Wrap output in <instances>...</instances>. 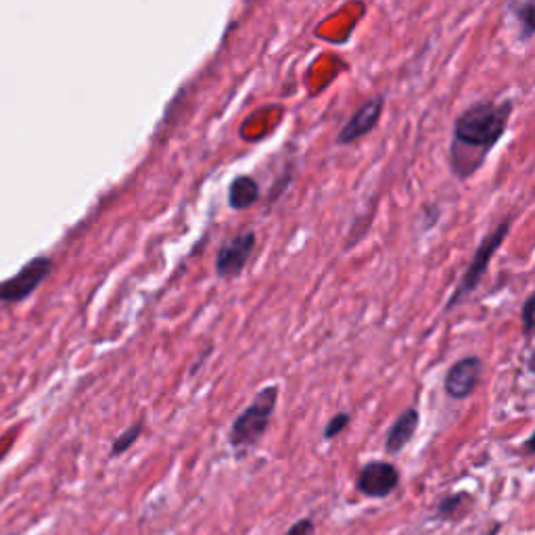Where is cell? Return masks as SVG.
Returning <instances> with one entry per match:
<instances>
[{
	"label": "cell",
	"instance_id": "5b68a950",
	"mask_svg": "<svg viewBox=\"0 0 535 535\" xmlns=\"http://www.w3.org/2000/svg\"><path fill=\"white\" fill-rule=\"evenodd\" d=\"M398 485H400V471L395 469V464L385 460L366 462L356 481L358 492L372 500H383L391 496L398 490Z\"/></svg>",
	"mask_w": 535,
	"mask_h": 535
},
{
	"label": "cell",
	"instance_id": "3957f363",
	"mask_svg": "<svg viewBox=\"0 0 535 535\" xmlns=\"http://www.w3.org/2000/svg\"><path fill=\"white\" fill-rule=\"evenodd\" d=\"M508 232H510V220H502L500 224H496V228L490 232V235H487L481 245L477 247L475 255H473V260L469 264V268L464 270L462 278H460V283L456 285L454 293L450 295L448 299V304H446V312L454 310L458 304H462L464 299L471 297L473 291L481 285L483 281V276L487 272V268H490L492 264V258L496 255V251L504 245L506 237H508Z\"/></svg>",
	"mask_w": 535,
	"mask_h": 535
},
{
	"label": "cell",
	"instance_id": "277c9868",
	"mask_svg": "<svg viewBox=\"0 0 535 535\" xmlns=\"http://www.w3.org/2000/svg\"><path fill=\"white\" fill-rule=\"evenodd\" d=\"M255 243H258V235L253 228H243L239 235L226 241L216 253V274L220 278L239 276L251 260Z\"/></svg>",
	"mask_w": 535,
	"mask_h": 535
},
{
	"label": "cell",
	"instance_id": "4fadbf2b",
	"mask_svg": "<svg viewBox=\"0 0 535 535\" xmlns=\"http://www.w3.org/2000/svg\"><path fill=\"white\" fill-rule=\"evenodd\" d=\"M464 500H471V496L467 492H456V494L441 498V502L437 504V519L439 521L454 519L458 510L464 506Z\"/></svg>",
	"mask_w": 535,
	"mask_h": 535
},
{
	"label": "cell",
	"instance_id": "e0dca14e",
	"mask_svg": "<svg viewBox=\"0 0 535 535\" xmlns=\"http://www.w3.org/2000/svg\"><path fill=\"white\" fill-rule=\"evenodd\" d=\"M525 450H527V454H533V435L527 437V441H525Z\"/></svg>",
	"mask_w": 535,
	"mask_h": 535
},
{
	"label": "cell",
	"instance_id": "7c38bea8",
	"mask_svg": "<svg viewBox=\"0 0 535 535\" xmlns=\"http://www.w3.org/2000/svg\"><path fill=\"white\" fill-rule=\"evenodd\" d=\"M143 429H145V421L141 418V421H136L134 425H130L122 435L115 437V441L111 444V458H118V456L126 454L136 444L138 437L143 435Z\"/></svg>",
	"mask_w": 535,
	"mask_h": 535
},
{
	"label": "cell",
	"instance_id": "ba28073f",
	"mask_svg": "<svg viewBox=\"0 0 535 535\" xmlns=\"http://www.w3.org/2000/svg\"><path fill=\"white\" fill-rule=\"evenodd\" d=\"M49 272H51V262L46 258H36L15 278L0 285V301H19L23 297H28L44 281Z\"/></svg>",
	"mask_w": 535,
	"mask_h": 535
},
{
	"label": "cell",
	"instance_id": "9c48e42d",
	"mask_svg": "<svg viewBox=\"0 0 535 535\" xmlns=\"http://www.w3.org/2000/svg\"><path fill=\"white\" fill-rule=\"evenodd\" d=\"M418 423H421V412L416 408H406L400 412V416L395 418V423L389 427L387 437H385V450L389 454H400L408 448L410 441L416 435Z\"/></svg>",
	"mask_w": 535,
	"mask_h": 535
},
{
	"label": "cell",
	"instance_id": "8fae6325",
	"mask_svg": "<svg viewBox=\"0 0 535 535\" xmlns=\"http://www.w3.org/2000/svg\"><path fill=\"white\" fill-rule=\"evenodd\" d=\"M508 11L513 15L521 28V38L529 40L533 36V0H510Z\"/></svg>",
	"mask_w": 535,
	"mask_h": 535
},
{
	"label": "cell",
	"instance_id": "9a60e30c",
	"mask_svg": "<svg viewBox=\"0 0 535 535\" xmlns=\"http://www.w3.org/2000/svg\"><path fill=\"white\" fill-rule=\"evenodd\" d=\"M521 322H523V333L525 337H531L533 333V295H529L521 310Z\"/></svg>",
	"mask_w": 535,
	"mask_h": 535
},
{
	"label": "cell",
	"instance_id": "30bf717a",
	"mask_svg": "<svg viewBox=\"0 0 535 535\" xmlns=\"http://www.w3.org/2000/svg\"><path fill=\"white\" fill-rule=\"evenodd\" d=\"M260 197V184L249 174H241L228 184V205L230 209H237V212H243V209L255 205L260 201Z\"/></svg>",
	"mask_w": 535,
	"mask_h": 535
},
{
	"label": "cell",
	"instance_id": "7a4b0ae2",
	"mask_svg": "<svg viewBox=\"0 0 535 535\" xmlns=\"http://www.w3.org/2000/svg\"><path fill=\"white\" fill-rule=\"evenodd\" d=\"M278 402V385H268L255 393L253 402L235 418L228 433V444L235 450H247L266 435Z\"/></svg>",
	"mask_w": 535,
	"mask_h": 535
},
{
	"label": "cell",
	"instance_id": "5bb4252c",
	"mask_svg": "<svg viewBox=\"0 0 535 535\" xmlns=\"http://www.w3.org/2000/svg\"><path fill=\"white\" fill-rule=\"evenodd\" d=\"M350 423H352V414L350 412L335 414L331 421L327 423V427H324V439H327V441L335 439L337 435H341L347 427H350Z\"/></svg>",
	"mask_w": 535,
	"mask_h": 535
},
{
	"label": "cell",
	"instance_id": "8992f818",
	"mask_svg": "<svg viewBox=\"0 0 535 535\" xmlns=\"http://www.w3.org/2000/svg\"><path fill=\"white\" fill-rule=\"evenodd\" d=\"M385 111V95H375L368 101H364L354 113L352 118L343 124V128L337 134V145L339 147H350L358 143L360 138L370 134L377 128L381 115Z\"/></svg>",
	"mask_w": 535,
	"mask_h": 535
},
{
	"label": "cell",
	"instance_id": "2e32d148",
	"mask_svg": "<svg viewBox=\"0 0 535 535\" xmlns=\"http://www.w3.org/2000/svg\"><path fill=\"white\" fill-rule=\"evenodd\" d=\"M314 529H316V525H314L312 519H299L297 523H293V525L285 531V535H312Z\"/></svg>",
	"mask_w": 535,
	"mask_h": 535
},
{
	"label": "cell",
	"instance_id": "52a82bcc",
	"mask_svg": "<svg viewBox=\"0 0 535 535\" xmlns=\"http://www.w3.org/2000/svg\"><path fill=\"white\" fill-rule=\"evenodd\" d=\"M481 372H483V360L479 356L460 358L446 372V379H444L446 393L456 402L467 400L469 395H473V391L477 389L481 381Z\"/></svg>",
	"mask_w": 535,
	"mask_h": 535
},
{
	"label": "cell",
	"instance_id": "6da1fadb",
	"mask_svg": "<svg viewBox=\"0 0 535 535\" xmlns=\"http://www.w3.org/2000/svg\"><path fill=\"white\" fill-rule=\"evenodd\" d=\"M513 109V101H479L458 115L450 145V168L458 180L471 178L483 166L504 136Z\"/></svg>",
	"mask_w": 535,
	"mask_h": 535
}]
</instances>
